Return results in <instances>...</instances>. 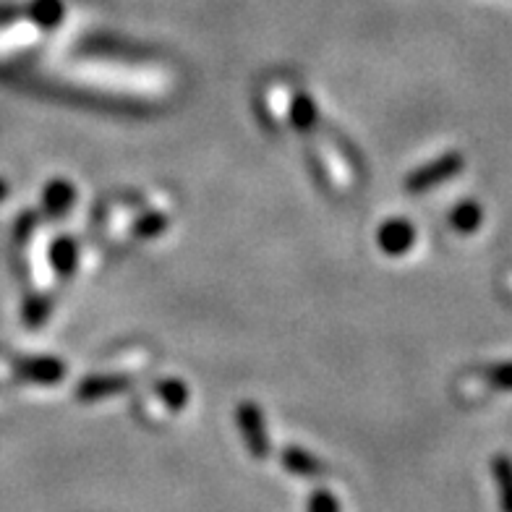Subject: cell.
<instances>
[{"instance_id": "obj_1", "label": "cell", "mask_w": 512, "mask_h": 512, "mask_svg": "<svg viewBox=\"0 0 512 512\" xmlns=\"http://www.w3.org/2000/svg\"><path fill=\"white\" fill-rule=\"evenodd\" d=\"M238 424H241L243 439H246V447L254 455L256 460L267 458V452H270V442H267V434H264V421L262 413L256 405H241V411H238Z\"/></svg>"}, {"instance_id": "obj_2", "label": "cell", "mask_w": 512, "mask_h": 512, "mask_svg": "<svg viewBox=\"0 0 512 512\" xmlns=\"http://www.w3.org/2000/svg\"><path fill=\"white\" fill-rule=\"evenodd\" d=\"M283 465L293 476H304V479H319L327 471L322 460H317L314 455L301 450V447H285Z\"/></svg>"}, {"instance_id": "obj_3", "label": "cell", "mask_w": 512, "mask_h": 512, "mask_svg": "<svg viewBox=\"0 0 512 512\" xmlns=\"http://www.w3.org/2000/svg\"><path fill=\"white\" fill-rule=\"evenodd\" d=\"M458 168H460L458 157H445V160L434 162V165H429V168L413 173L411 181H408V189L411 191L429 189V186H434V183L445 181L447 176H452Z\"/></svg>"}, {"instance_id": "obj_4", "label": "cell", "mask_w": 512, "mask_h": 512, "mask_svg": "<svg viewBox=\"0 0 512 512\" xmlns=\"http://www.w3.org/2000/svg\"><path fill=\"white\" fill-rule=\"evenodd\" d=\"M413 243V228L405 220H390L379 230V246H382L387 254H403V251L411 249Z\"/></svg>"}, {"instance_id": "obj_5", "label": "cell", "mask_w": 512, "mask_h": 512, "mask_svg": "<svg viewBox=\"0 0 512 512\" xmlns=\"http://www.w3.org/2000/svg\"><path fill=\"white\" fill-rule=\"evenodd\" d=\"M492 473L499 492V510L512 512V460L507 455H497L492 463Z\"/></svg>"}, {"instance_id": "obj_6", "label": "cell", "mask_w": 512, "mask_h": 512, "mask_svg": "<svg viewBox=\"0 0 512 512\" xmlns=\"http://www.w3.org/2000/svg\"><path fill=\"white\" fill-rule=\"evenodd\" d=\"M21 374L34 382H55V379H61L63 369L53 358H34V361L21 364Z\"/></svg>"}, {"instance_id": "obj_7", "label": "cell", "mask_w": 512, "mask_h": 512, "mask_svg": "<svg viewBox=\"0 0 512 512\" xmlns=\"http://www.w3.org/2000/svg\"><path fill=\"white\" fill-rule=\"evenodd\" d=\"M71 199H74V191L66 183H53L45 191V207H48L50 215H61L63 209L71 207Z\"/></svg>"}, {"instance_id": "obj_8", "label": "cell", "mask_w": 512, "mask_h": 512, "mask_svg": "<svg viewBox=\"0 0 512 512\" xmlns=\"http://www.w3.org/2000/svg\"><path fill=\"white\" fill-rule=\"evenodd\" d=\"M481 220V209L476 204H463V207L455 209L452 215V228L463 230V233H471V230L479 228Z\"/></svg>"}, {"instance_id": "obj_9", "label": "cell", "mask_w": 512, "mask_h": 512, "mask_svg": "<svg viewBox=\"0 0 512 512\" xmlns=\"http://www.w3.org/2000/svg\"><path fill=\"white\" fill-rule=\"evenodd\" d=\"M53 262L58 272H71L76 262V249L71 241H58L53 249Z\"/></svg>"}, {"instance_id": "obj_10", "label": "cell", "mask_w": 512, "mask_h": 512, "mask_svg": "<svg viewBox=\"0 0 512 512\" xmlns=\"http://www.w3.org/2000/svg\"><path fill=\"white\" fill-rule=\"evenodd\" d=\"M309 512H340V499L327 489H317L309 497Z\"/></svg>"}, {"instance_id": "obj_11", "label": "cell", "mask_w": 512, "mask_h": 512, "mask_svg": "<svg viewBox=\"0 0 512 512\" xmlns=\"http://www.w3.org/2000/svg\"><path fill=\"white\" fill-rule=\"evenodd\" d=\"M162 398L168 400L170 408H181L186 403V390H183V384L178 382H165L162 384Z\"/></svg>"}, {"instance_id": "obj_12", "label": "cell", "mask_w": 512, "mask_h": 512, "mask_svg": "<svg viewBox=\"0 0 512 512\" xmlns=\"http://www.w3.org/2000/svg\"><path fill=\"white\" fill-rule=\"evenodd\" d=\"M293 115H296V118H293V121H296V126L298 128H306L311 121H314V115H317V110H314V105H311V102L306 100V97H301V100L296 102V110H293Z\"/></svg>"}, {"instance_id": "obj_13", "label": "cell", "mask_w": 512, "mask_h": 512, "mask_svg": "<svg viewBox=\"0 0 512 512\" xmlns=\"http://www.w3.org/2000/svg\"><path fill=\"white\" fill-rule=\"evenodd\" d=\"M0 194H6V186H3V183H0Z\"/></svg>"}]
</instances>
